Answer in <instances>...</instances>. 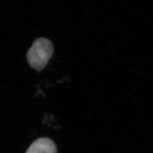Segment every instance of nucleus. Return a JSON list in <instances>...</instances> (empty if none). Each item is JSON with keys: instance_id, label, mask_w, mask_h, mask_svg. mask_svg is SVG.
Masks as SVG:
<instances>
[{"instance_id": "f257e3e1", "label": "nucleus", "mask_w": 153, "mask_h": 153, "mask_svg": "<svg viewBox=\"0 0 153 153\" xmlns=\"http://www.w3.org/2000/svg\"><path fill=\"white\" fill-rule=\"evenodd\" d=\"M53 52L51 41L44 38L36 39L27 53L29 65L36 71H41L47 65Z\"/></svg>"}, {"instance_id": "f03ea898", "label": "nucleus", "mask_w": 153, "mask_h": 153, "mask_svg": "<svg viewBox=\"0 0 153 153\" xmlns=\"http://www.w3.org/2000/svg\"><path fill=\"white\" fill-rule=\"evenodd\" d=\"M26 153H57V148L53 141L43 137L33 142Z\"/></svg>"}]
</instances>
